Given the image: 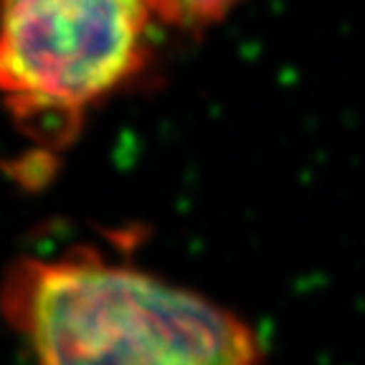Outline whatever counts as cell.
Listing matches in <instances>:
<instances>
[{
  "instance_id": "cell-1",
  "label": "cell",
  "mask_w": 365,
  "mask_h": 365,
  "mask_svg": "<svg viewBox=\"0 0 365 365\" xmlns=\"http://www.w3.org/2000/svg\"><path fill=\"white\" fill-rule=\"evenodd\" d=\"M0 314L43 363L262 360V340L234 312L84 254L16 262L0 284Z\"/></svg>"
},
{
  "instance_id": "cell-2",
  "label": "cell",
  "mask_w": 365,
  "mask_h": 365,
  "mask_svg": "<svg viewBox=\"0 0 365 365\" xmlns=\"http://www.w3.org/2000/svg\"><path fill=\"white\" fill-rule=\"evenodd\" d=\"M145 0H0V97L31 135L66 143L145 66Z\"/></svg>"
},
{
  "instance_id": "cell-3",
  "label": "cell",
  "mask_w": 365,
  "mask_h": 365,
  "mask_svg": "<svg viewBox=\"0 0 365 365\" xmlns=\"http://www.w3.org/2000/svg\"><path fill=\"white\" fill-rule=\"evenodd\" d=\"M153 18L175 29H205L218 23L239 6L241 0H145Z\"/></svg>"
}]
</instances>
